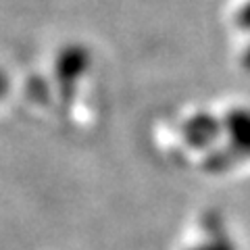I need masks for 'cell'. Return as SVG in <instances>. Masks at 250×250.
I'll return each mask as SVG.
<instances>
[{"label": "cell", "instance_id": "1", "mask_svg": "<svg viewBox=\"0 0 250 250\" xmlns=\"http://www.w3.org/2000/svg\"><path fill=\"white\" fill-rule=\"evenodd\" d=\"M236 19H238V25H240L242 29H248V31H250V0H246V2L240 6Z\"/></svg>", "mask_w": 250, "mask_h": 250}, {"label": "cell", "instance_id": "2", "mask_svg": "<svg viewBox=\"0 0 250 250\" xmlns=\"http://www.w3.org/2000/svg\"><path fill=\"white\" fill-rule=\"evenodd\" d=\"M244 62H246V67L250 69V48H248V52H246V59H244Z\"/></svg>", "mask_w": 250, "mask_h": 250}]
</instances>
